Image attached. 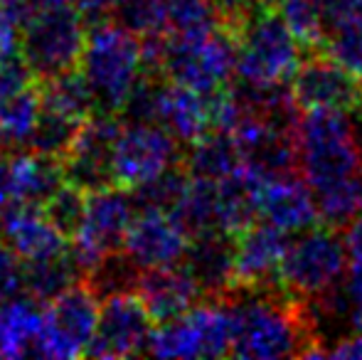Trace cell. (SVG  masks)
I'll return each mask as SVG.
<instances>
[{"label":"cell","instance_id":"cell-28","mask_svg":"<svg viewBox=\"0 0 362 360\" xmlns=\"http://www.w3.org/2000/svg\"><path fill=\"white\" fill-rule=\"evenodd\" d=\"M40 96H42L45 109L59 111V114H67L72 119L86 121L91 114H96L94 94H91L89 84L81 77L79 69H69L57 77L42 79Z\"/></svg>","mask_w":362,"mask_h":360},{"label":"cell","instance_id":"cell-18","mask_svg":"<svg viewBox=\"0 0 362 360\" xmlns=\"http://www.w3.org/2000/svg\"><path fill=\"white\" fill-rule=\"evenodd\" d=\"M259 220L296 235L318 225V205L300 175H274L262 182L259 190Z\"/></svg>","mask_w":362,"mask_h":360},{"label":"cell","instance_id":"cell-13","mask_svg":"<svg viewBox=\"0 0 362 360\" xmlns=\"http://www.w3.org/2000/svg\"><path fill=\"white\" fill-rule=\"evenodd\" d=\"M121 124V116L99 111L81 124L74 144L62 158L67 182L84 192L114 185V144Z\"/></svg>","mask_w":362,"mask_h":360},{"label":"cell","instance_id":"cell-47","mask_svg":"<svg viewBox=\"0 0 362 360\" xmlns=\"http://www.w3.org/2000/svg\"><path fill=\"white\" fill-rule=\"evenodd\" d=\"M360 104H362V82H360Z\"/></svg>","mask_w":362,"mask_h":360},{"label":"cell","instance_id":"cell-17","mask_svg":"<svg viewBox=\"0 0 362 360\" xmlns=\"http://www.w3.org/2000/svg\"><path fill=\"white\" fill-rule=\"evenodd\" d=\"M156 124L163 126L177 144L190 146L215 131V99L185 84L163 77L158 91Z\"/></svg>","mask_w":362,"mask_h":360},{"label":"cell","instance_id":"cell-33","mask_svg":"<svg viewBox=\"0 0 362 360\" xmlns=\"http://www.w3.org/2000/svg\"><path fill=\"white\" fill-rule=\"evenodd\" d=\"M276 5L300 42L308 47L320 45L323 40V0H276Z\"/></svg>","mask_w":362,"mask_h":360},{"label":"cell","instance_id":"cell-36","mask_svg":"<svg viewBox=\"0 0 362 360\" xmlns=\"http://www.w3.org/2000/svg\"><path fill=\"white\" fill-rule=\"evenodd\" d=\"M168 33H190L219 23V13L212 0H163Z\"/></svg>","mask_w":362,"mask_h":360},{"label":"cell","instance_id":"cell-7","mask_svg":"<svg viewBox=\"0 0 362 360\" xmlns=\"http://www.w3.org/2000/svg\"><path fill=\"white\" fill-rule=\"evenodd\" d=\"M156 358H224L232 356V313L229 303L210 298L197 301L185 313L156 323L148 341Z\"/></svg>","mask_w":362,"mask_h":360},{"label":"cell","instance_id":"cell-30","mask_svg":"<svg viewBox=\"0 0 362 360\" xmlns=\"http://www.w3.org/2000/svg\"><path fill=\"white\" fill-rule=\"evenodd\" d=\"M187 180H190V173H187L182 166H175V168L165 170V173L158 175V178L139 185L136 190H131L136 210L173 212L177 202H180L182 192H185Z\"/></svg>","mask_w":362,"mask_h":360},{"label":"cell","instance_id":"cell-20","mask_svg":"<svg viewBox=\"0 0 362 360\" xmlns=\"http://www.w3.org/2000/svg\"><path fill=\"white\" fill-rule=\"evenodd\" d=\"M136 291L144 298L148 313L156 323L170 321V318L185 313L202 296V289L182 265L141 272Z\"/></svg>","mask_w":362,"mask_h":360},{"label":"cell","instance_id":"cell-25","mask_svg":"<svg viewBox=\"0 0 362 360\" xmlns=\"http://www.w3.org/2000/svg\"><path fill=\"white\" fill-rule=\"evenodd\" d=\"M42 114V96L37 87L0 99V151L28 149L30 136Z\"/></svg>","mask_w":362,"mask_h":360},{"label":"cell","instance_id":"cell-48","mask_svg":"<svg viewBox=\"0 0 362 360\" xmlns=\"http://www.w3.org/2000/svg\"><path fill=\"white\" fill-rule=\"evenodd\" d=\"M0 222H3V215H0Z\"/></svg>","mask_w":362,"mask_h":360},{"label":"cell","instance_id":"cell-5","mask_svg":"<svg viewBox=\"0 0 362 360\" xmlns=\"http://www.w3.org/2000/svg\"><path fill=\"white\" fill-rule=\"evenodd\" d=\"M237 72V37L234 28L222 23L190 33H168L160 74L202 94L227 89Z\"/></svg>","mask_w":362,"mask_h":360},{"label":"cell","instance_id":"cell-22","mask_svg":"<svg viewBox=\"0 0 362 360\" xmlns=\"http://www.w3.org/2000/svg\"><path fill=\"white\" fill-rule=\"evenodd\" d=\"M45 333V303L20 294L0 301V358H40Z\"/></svg>","mask_w":362,"mask_h":360},{"label":"cell","instance_id":"cell-39","mask_svg":"<svg viewBox=\"0 0 362 360\" xmlns=\"http://www.w3.org/2000/svg\"><path fill=\"white\" fill-rule=\"evenodd\" d=\"M25 294V260L0 240V301Z\"/></svg>","mask_w":362,"mask_h":360},{"label":"cell","instance_id":"cell-42","mask_svg":"<svg viewBox=\"0 0 362 360\" xmlns=\"http://www.w3.org/2000/svg\"><path fill=\"white\" fill-rule=\"evenodd\" d=\"M345 247H348V272L362 274V212L348 222Z\"/></svg>","mask_w":362,"mask_h":360},{"label":"cell","instance_id":"cell-11","mask_svg":"<svg viewBox=\"0 0 362 360\" xmlns=\"http://www.w3.org/2000/svg\"><path fill=\"white\" fill-rule=\"evenodd\" d=\"M101 296L86 281H79L45 303V333L40 358L86 356L99 321Z\"/></svg>","mask_w":362,"mask_h":360},{"label":"cell","instance_id":"cell-38","mask_svg":"<svg viewBox=\"0 0 362 360\" xmlns=\"http://www.w3.org/2000/svg\"><path fill=\"white\" fill-rule=\"evenodd\" d=\"M35 72L20 52L0 54V99L35 87Z\"/></svg>","mask_w":362,"mask_h":360},{"label":"cell","instance_id":"cell-35","mask_svg":"<svg viewBox=\"0 0 362 360\" xmlns=\"http://www.w3.org/2000/svg\"><path fill=\"white\" fill-rule=\"evenodd\" d=\"M320 45L328 57H333L353 74H362V23L335 25L323 30Z\"/></svg>","mask_w":362,"mask_h":360},{"label":"cell","instance_id":"cell-1","mask_svg":"<svg viewBox=\"0 0 362 360\" xmlns=\"http://www.w3.org/2000/svg\"><path fill=\"white\" fill-rule=\"evenodd\" d=\"M300 178L325 225L343 227L362 212V124L348 109H308L296 126Z\"/></svg>","mask_w":362,"mask_h":360},{"label":"cell","instance_id":"cell-14","mask_svg":"<svg viewBox=\"0 0 362 360\" xmlns=\"http://www.w3.org/2000/svg\"><path fill=\"white\" fill-rule=\"evenodd\" d=\"M190 235L175 220V215L163 210H136L126 232L124 252L141 272L156 267L182 265Z\"/></svg>","mask_w":362,"mask_h":360},{"label":"cell","instance_id":"cell-32","mask_svg":"<svg viewBox=\"0 0 362 360\" xmlns=\"http://www.w3.org/2000/svg\"><path fill=\"white\" fill-rule=\"evenodd\" d=\"M114 3V20L136 35L168 33L165 28V5L163 0H111Z\"/></svg>","mask_w":362,"mask_h":360},{"label":"cell","instance_id":"cell-21","mask_svg":"<svg viewBox=\"0 0 362 360\" xmlns=\"http://www.w3.org/2000/svg\"><path fill=\"white\" fill-rule=\"evenodd\" d=\"M182 267L192 274L202 294L222 296L237 286L234 277V237L224 232L190 237Z\"/></svg>","mask_w":362,"mask_h":360},{"label":"cell","instance_id":"cell-23","mask_svg":"<svg viewBox=\"0 0 362 360\" xmlns=\"http://www.w3.org/2000/svg\"><path fill=\"white\" fill-rule=\"evenodd\" d=\"M10 187H13V207L15 205H35L42 207L45 200L62 185L64 166L59 158L37 153V151H10Z\"/></svg>","mask_w":362,"mask_h":360},{"label":"cell","instance_id":"cell-16","mask_svg":"<svg viewBox=\"0 0 362 360\" xmlns=\"http://www.w3.org/2000/svg\"><path fill=\"white\" fill-rule=\"evenodd\" d=\"M288 247V235L264 220H254L234 237L237 286L269 289L279 284V272Z\"/></svg>","mask_w":362,"mask_h":360},{"label":"cell","instance_id":"cell-15","mask_svg":"<svg viewBox=\"0 0 362 360\" xmlns=\"http://www.w3.org/2000/svg\"><path fill=\"white\" fill-rule=\"evenodd\" d=\"M296 106L308 109H348L360 106V82L333 57H308L291 79Z\"/></svg>","mask_w":362,"mask_h":360},{"label":"cell","instance_id":"cell-46","mask_svg":"<svg viewBox=\"0 0 362 360\" xmlns=\"http://www.w3.org/2000/svg\"><path fill=\"white\" fill-rule=\"evenodd\" d=\"M262 3H269V5H276V0H262Z\"/></svg>","mask_w":362,"mask_h":360},{"label":"cell","instance_id":"cell-26","mask_svg":"<svg viewBox=\"0 0 362 360\" xmlns=\"http://www.w3.org/2000/svg\"><path fill=\"white\" fill-rule=\"evenodd\" d=\"M170 215H175V220L185 227L190 237L207 235V232H222L217 180L190 175L185 192H182L180 202H177Z\"/></svg>","mask_w":362,"mask_h":360},{"label":"cell","instance_id":"cell-8","mask_svg":"<svg viewBox=\"0 0 362 360\" xmlns=\"http://www.w3.org/2000/svg\"><path fill=\"white\" fill-rule=\"evenodd\" d=\"M136 215L131 190L119 185L86 192V207L79 227L69 235V255L84 277L104 257L124 250L126 232Z\"/></svg>","mask_w":362,"mask_h":360},{"label":"cell","instance_id":"cell-37","mask_svg":"<svg viewBox=\"0 0 362 360\" xmlns=\"http://www.w3.org/2000/svg\"><path fill=\"white\" fill-rule=\"evenodd\" d=\"M33 13V0H0V54L20 52L23 30Z\"/></svg>","mask_w":362,"mask_h":360},{"label":"cell","instance_id":"cell-24","mask_svg":"<svg viewBox=\"0 0 362 360\" xmlns=\"http://www.w3.org/2000/svg\"><path fill=\"white\" fill-rule=\"evenodd\" d=\"M242 166V153H239L237 141L229 131H210L195 144L187 146L182 153V168L195 178L222 180L232 175Z\"/></svg>","mask_w":362,"mask_h":360},{"label":"cell","instance_id":"cell-2","mask_svg":"<svg viewBox=\"0 0 362 360\" xmlns=\"http://www.w3.org/2000/svg\"><path fill=\"white\" fill-rule=\"evenodd\" d=\"M227 303L232 313V356L244 360L318 358L320 346L293 296H276L274 286H242Z\"/></svg>","mask_w":362,"mask_h":360},{"label":"cell","instance_id":"cell-19","mask_svg":"<svg viewBox=\"0 0 362 360\" xmlns=\"http://www.w3.org/2000/svg\"><path fill=\"white\" fill-rule=\"evenodd\" d=\"M0 240L13 247L25 262L62 255L69 247V237L49 222L42 207L35 205H15L5 210Z\"/></svg>","mask_w":362,"mask_h":360},{"label":"cell","instance_id":"cell-9","mask_svg":"<svg viewBox=\"0 0 362 360\" xmlns=\"http://www.w3.org/2000/svg\"><path fill=\"white\" fill-rule=\"evenodd\" d=\"M86 35L89 30L74 8L35 10L23 30L20 54L30 64L35 77L42 82L76 69L84 52Z\"/></svg>","mask_w":362,"mask_h":360},{"label":"cell","instance_id":"cell-10","mask_svg":"<svg viewBox=\"0 0 362 360\" xmlns=\"http://www.w3.org/2000/svg\"><path fill=\"white\" fill-rule=\"evenodd\" d=\"M175 166H182V144L163 126L151 121L121 124L114 144V185L136 190Z\"/></svg>","mask_w":362,"mask_h":360},{"label":"cell","instance_id":"cell-40","mask_svg":"<svg viewBox=\"0 0 362 360\" xmlns=\"http://www.w3.org/2000/svg\"><path fill=\"white\" fill-rule=\"evenodd\" d=\"M362 23V0H323V30Z\"/></svg>","mask_w":362,"mask_h":360},{"label":"cell","instance_id":"cell-29","mask_svg":"<svg viewBox=\"0 0 362 360\" xmlns=\"http://www.w3.org/2000/svg\"><path fill=\"white\" fill-rule=\"evenodd\" d=\"M81 124H84V121L72 119V116L59 114V111L45 109L42 106V114H40L37 126H35L33 136H30L28 149L62 161L64 156H67L69 146L74 144Z\"/></svg>","mask_w":362,"mask_h":360},{"label":"cell","instance_id":"cell-6","mask_svg":"<svg viewBox=\"0 0 362 360\" xmlns=\"http://www.w3.org/2000/svg\"><path fill=\"white\" fill-rule=\"evenodd\" d=\"M348 274L345 235L333 225H313L288 240L279 284L296 301H313L343 284Z\"/></svg>","mask_w":362,"mask_h":360},{"label":"cell","instance_id":"cell-44","mask_svg":"<svg viewBox=\"0 0 362 360\" xmlns=\"http://www.w3.org/2000/svg\"><path fill=\"white\" fill-rule=\"evenodd\" d=\"M212 3H215L217 13L222 15V18H227L229 23H234V20L242 18L252 5H257V0H212Z\"/></svg>","mask_w":362,"mask_h":360},{"label":"cell","instance_id":"cell-41","mask_svg":"<svg viewBox=\"0 0 362 360\" xmlns=\"http://www.w3.org/2000/svg\"><path fill=\"white\" fill-rule=\"evenodd\" d=\"M74 10L79 13L86 30H94L114 20V3L111 0H76Z\"/></svg>","mask_w":362,"mask_h":360},{"label":"cell","instance_id":"cell-27","mask_svg":"<svg viewBox=\"0 0 362 360\" xmlns=\"http://www.w3.org/2000/svg\"><path fill=\"white\" fill-rule=\"evenodd\" d=\"M81 277H84V272L72 260L67 247V252H62V255L25 262V294L33 296L35 301L47 303L62 291H67L69 286L79 284Z\"/></svg>","mask_w":362,"mask_h":360},{"label":"cell","instance_id":"cell-3","mask_svg":"<svg viewBox=\"0 0 362 360\" xmlns=\"http://www.w3.org/2000/svg\"><path fill=\"white\" fill-rule=\"evenodd\" d=\"M237 37V84L257 89L286 87L300 67V40L274 5H252L234 20Z\"/></svg>","mask_w":362,"mask_h":360},{"label":"cell","instance_id":"cell-4","mask_svg":"<svg viewBox=\"0 0 362 360\" xmlns=\"http://www.w3.org/2000/svg\"><path fill=\"white\" fill-rule=\"evenodd\" d=\"M76 69L94 94L96 111L119 116L131 89L146 72L141 35L116 20L89 30Z\"/></svg>","mask_w":362,"mask_h":360},{"label":"cell","instance_id":"cell-43","mask_svg":"<svg viewBox=\"0 0 362 360\" xmlns=\"http://www.w3.org/2000/svg\"><path fill=\"white\" fill-rule=\"evenodd\" d=\"M325 358L362 360V326H355L348 336H343L330 348H325Z\"/></svg>","mask_w":362,"mask_h":360},{"label":"cell","instance_id":"cell-12","mask_svg":"<svg viewBox=\"0 0 362 360\" xmlns=\"http://www.w3.org/2000/svg\"><path fill=\"white\" fill-rule=\"evenodd\" d=\"M156 321L139 291H121L101 298L99 321L89 343V358H134L148 351Z\"/></svg>","mask_w":362,"mask_h":360},{"label":"cell","instance_id":"cell-45","mask_svg":"<svg viewBox=\"0 0 362 360\" xmlns=\"http://www.w3.org/2000/svg\"><path fill=\"white\" fill-rule=\"evenodd\" d=\"M35 10H49V8H74L76 0H33Z\"/></svg>","mask_w":362,"mask_h":360},{"label":"cell","instance_id":"cell-34","mask_svg":"<svg viewBox=\"0 0 362 360\" xmlns=\"http://www.w3.org/2000/svg\"><path fill=\"white\" fill-rule=\"evenodd\" d=\"M84 207H86V192L81 187L72 185V182L64 180L52 195L45 200L42 212L49 217L57 230H62L64 235H72L79 227L81 217H84Z\"/></svg>","mask_w":362,"mask_h":360},{"label":"cell","instance_id":"cell-31","mask_svg":"<svg viewBox=\"0 0 362 360\" xmlns=\"http://www.w3.org/2000/svg\"><path fill=\"white\" fill-rule=\"evenodd\" d=\"M139 277H141V269L126 257V252L121 250V252H114V255L104 257L94 269L86 274V284L104 298V296H111V294L136 291Z\"/></svg>","mask_w":362,"mask_h":360}]
</instances>
